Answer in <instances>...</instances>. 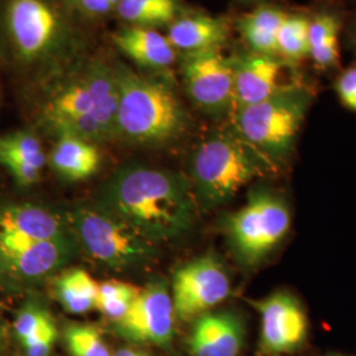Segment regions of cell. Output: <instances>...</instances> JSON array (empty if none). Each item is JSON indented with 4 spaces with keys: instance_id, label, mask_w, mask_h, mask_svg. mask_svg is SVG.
Returning a JSON list of instances; mask_svg holds the SVG:
<instances>
[{
    "instance_id": "obj_36",
    "label": "cell",
    "mask_w": 356,
    "mask_h": 356,
    "mask_svg": "<svg viewBox=\"0 0 356 356\" xmlns=\"http://www.w3.org/2000/svg\"><path fill=\"white\" fill-rule=\"evenodd\" d=\"M327 356H346V355H341V354H332V355H327Z\"/></svg>"
},
{
    "instance_id": "obj_23",
    "label": "cell",
    "mask_w": 356,
    "mask_h": 356,
    "mask_svg": "<svg viewBox=\"0 0 356 356\" xmlns=\"http://www.w3.org/2000/svg\"><path fill=\"white\" fill-rule=\"evenodd\" d=\"M188 11L181 0H120L114 13L127 26L157 29Z\"/></svg>"
},
{
    "instance_id": "obj_14",
    "label": "cell",
    "mask_w": 356,
    "mask_h": 356,
    "mask_svg": "<svg viewBox=\"0 0 356 356\" xmlns=\"http://www.w3.org/2000/svg\"><path fill=\"white\" fill-rule=\"evenodd\" d=\"M175 317L165 284L152 282L141 289L127 314L115 322V332L132 343L165 347L173 338Z\"/></svg>"
},
{
    "instance_id": "obj_31",
    "label": "cell",
    "mask_w": 356,
    "mask_h": 356,
    "mask_svg": "<svg viewBox=\"0 0 356 356\" xmlns=\"http://www.w3.org/2000/svg\"><path fill=\"white\" fill-rule=\"evenodd\" d=\"M70 8L81 16L98 19L114 13V6L110 0H66Z\"/></svg>"
},
{
    "instance_id": "obj_24",
    "label": "cell",
    "mask_w": 356,
    "mask_h": 356,
    "mask_svg": "<svg viewBox=\"0 0 356 356\" xmlns=\"http://www.w3.org/2000/svg\"><path fill=\"white\" fill-rule=\"evenodd\" d=\"M310 11H286L277 38V56L288 64L301 67L309 60Z\"/></svg>"
},
{
    "instance_id": "obj_16",
    "label": "cell",
    "mask_w": 356,
    "mask_h": 356,
    "mask_svg": "<svg viewBox=\"0 0 356 356\" xmlns=\"http://www.w3.org/2000/svg\"><path fill=\"white\" fill-rule=\"evenodd\" d=\"M166 38L178 53L222 49L229 38V22L201 11L182 13L166 26Z\"/></svg>"
},
{
    "instance_id": "obj_3",
    "label": "cell",
    "mask_w": 356,
    "mask_h": 356,
    "mask_svg": "<svg viewBox=\"0 0 356 356\" xmlns=\"http://www.w3.org/2000/svg\"><path fill=\"white\" fill-rule=\"evenodd\" d=\"M42 90L40 122L56 138L73 135L92 144L116 139L114 64L86 56Z\"/></svg>"
},
{
    "instance_id": "obj_30",
    "label": "cell",
    "mask_w": 356,
    "mask_h": 356,
    "mask_svg": "<svg viewBox=\"0 0 356 356\" xmlns=\"http://www.w3.org/2000/svg\"><path fill=\"white\" fill-rule=\"evenodd\" d=\"M57 326L53 318L49 319L48 323L36 335H33L28 342L23 344L26 356H49L57 341Z\"/></svg>"
},
{
    "instance_id": "obj_7",
    "label": "cell",
    "mask_w": 356,
    "mask_h": 356,
    "mask_svg": "<svg viewBox=\"0 0 356 356\" xmlns=\"http://www.w3.org/2000/svg\"><path fill=\"white\" fill-rule=\"evenodd\" d=\"M291 227L292 211L286 201L272 191L259 188L227 218L226 235L238 261L254 268L276 251Z\"/></svg>"
},
{
    "instance_id": "obj_20",
    "label": "cell",
    "mask_w": 356,
    "mask_h": 356,
    "mask_svg": "<svg viewBox=\"0 0 356 356\" xmlns=\"http://www.w3.org/2000/svg\"><path fill=\"white\" fill-rule=\"evenodd\" d=\"M47 156L42 144L31 131H13L0 135V165L6 168L20 186L38 184Z\"/></svg>"
},
{
    "instance_id": "obj_27",
    "label": "cell",
    "mask_w": 356,
    "mask_h": 356,
    "mask_svg": "<svg viewBox=\"0 0 356 356\" xmlns=\"http://www.w3.org/2000/svg\"><path fill=\"white\" fill-rule=\"evenodd\" d=\"M64 339L73 356H111L99 331L94 326L70 325L65 330Z\"/></svg>"
},
{
    "instance_id": "obj_10",
    "label": "cell",
    "mask_w": 356,
    "mask_h": 356,
    "mask_svg": "<svg viewBox=\"0 0 356 356\" xmlns=\"http://www.w3.org/2000/svg\"><path fill=\"white\" fill-rule=\"evenodd\" d=\"M229 293L226 268L216 256L204 254L175 272L170 296L176 317L188 322L222 304Z\"/></svg>"
},
{
    "instance_id": "obj_32",
    "label": "cell",
    "mask_w": 356,
    "mask_h": 356,
    "mask_svg": "<svg viewBox=\"0 0 356 356\" xmlns=\"http://www.w3.org/2000/svg\"><path fill=\"white\" fill-rule=\"evenodd\" d=\"M347 44L348 48L356 56V17L347 28Z\"/></svg>"
},
{
    "instance_id": "obj_11",
    "label": "cell",
    "mask_w": 356,
    "mask_h": 356,
    "mask_svg": "<svg viewBox=\"0 0 356 356\" xmlns=\"http://www.w3.org/2000/svg\"><path fill=\"white\" fill-rule=\"evenodd\" d=\"M229 58L234 72L232 113L263 102L281 90L305 83L301 67L288 64L276 54L244 49Z\"/></svg>"
},
{
    "instance_id": "obj_1",
    "label": "cell",
    "mask_w": 356,
    "mask_h": 356,
    "mask_svg": "<svg viewBox=\"0 0 356 356\" xmlns=\"http://www.w3.org/2000/svg\"><path fill=\"white\" fill-rule=\"evenodd\" d=\"M86 38L66 0H0V56L45 85L81 61Z\"/></svg>"
},
{
    "instance_id": "obj_6",
    "label": "cell",
    "mask_w": 356,
    "mask_h": 356,
    "mask_svg": "<svg viewBox=\"0 0 356 356\" xmlns=\"http://www.w3.org/2000/svg\"><path fill=\"white\" fill-rule=\"evenodd\" d=\"M314 94L306 82L281 90L263 102L234 111L231 126L281 170L291 163L296 152Z\"/></svg>"
},
{
    "instance_id": "obj_8",
    "label": "cell",
    "mask_w": 356,
    "mask_h": 356,
    "mask_svg": "<svg viewBox=\"0 0 356 356\" xmlns=\"http://www.w3.org/2000/svg\"><path fill=\"white\" fill-rule=\"evenodd\" d=\"M67 225L85 251L107 268L122 270L140 266L154 254V243L101 207H76Z\"/></svg>"
},
{
    "instance_id": "obj_25",
    "label": "cell",
    "mask_w": 356,
    "mask_h": 356,
    "mask_svg": "<svg viewBox=\"0 0 356 356\" xmlns=\"http://www.w3.org/2000/svg\"><path fill=\"white\" fill-rule=\"evenodd\" d=\"M54 292L65 310L73 314H83L95 307L98 284L88 272L70 269L56 281Z\"/></svg>"
},
{
    "instance_id": "obj_28",
    "label": "cell",
    "mask_w": 356,
    "mask_h": 356,
    "mask_svg": "<svg viewBox=\"0 0 356 356\" xmlns=\"http://www.w3.org/2000/svg\"><path fill=\"white\" fill-rule=\"evenodd\" d=\"M49 319H51V316L42 307L38 305L24 306L15 321V334L22 346L36 335Z\"/></svg>"
},
{
    "instance_id": "obj_9",
    "label": "cell",
    "mask_w": 356,
    "mask_h": 356,
    "mask_svg": "<svg viewBox=\"0 0 356 356\" xmlns=\"http://www.w3.org/2000/svg\"><path fill=\"white\" fill-rule=\"evenodd\" d=\"M179 70L191 103L204 114L220 119L234 110V72L222 49L182 53Z\"/></svg>"
},
{
    "instance_id": "obj_26",
    "label": "cell",
    "mask_w": 356,
    "mask_h": 356,
    "mask_svg": "<svg viewBox=\"0 0 356 356\" xmlns=\"http://www.w3.org/2000/svg\"><path fill=\"white\" fill-rule=\"evenodd\" d=\"M141 289L124 281H106L98 284L95 307L114 322L123 318L138 298Z\"/></svg>"
},
{
    "instance_id": "obj_13",
    "label": "cell",
    "mask_w": 356,
    "mask_h": 356,
    "mask_svg": "<svg viewBox=\"0 0 356 356\" xmlns=\"http://www.w3.org/2000/svg\"><path fill=\"white\" fill-rule=\"evenodd\" d=\"M260 314V350L268 356H282L298 351L307 339L309 323L305 310L292 293H272L254 301Z\"/></svg>"
},
{
    "instance_id": "obj_34",
    "label": "cell",
    "mask_w": 356,
    "mask_h": 356,
    "mask_svg": "<svg viewBox=\"0 0 356 356\" xmlns=\"http://www.w3.org/2000/svg\"><path fill=\"white\" fill-rule=\"evenodd\" d=\"M241 4L245 6H259V4H264V3H275V0H236Z\"/></svg>"
},
{
    "instance_id": "obj_35",
    "label": "cell",
    "mask_w": 356,
    "mask_h": 356,
    "mask_svg": "<svg viewBox=\"0 0 356 356\" xmlns=\"http://www.w3.org/2000/svg\"><path fill=\"white\" fill-rule=\"evenodd\" d=\"M119 1H120V0H110V3L114 6V8H116V6L119 4Z\"/></svg>"
},
{
    "instance_id": "obj_33",
    "label": "cell",
    "mask_w": 356,
    "mask_h": 356,
    "mask_svg": "<svg viewBox=\"0 0 356 356\" xmlns=\"http://www.w3.org/2000/svg\"><path fill=\"white\" fill-rule=\"evenodd\" d=\"M114 356H147L145 354H141L138 351H134V350H129V348H123V350H119Z\"/></svg>"
},
{
    "instance_id": "obj_5",
    "label": "cell",
    "mask_w": 356,
    "mask_h": 356,
    "mask_svg": "<svg viewBox=\"0 0 356 356\" xmlns=\"http://www.w3.org/2000/svg\"><path fill=\"white\" fill-rule=\"evenodd\" d=\"M275 172L277 169L232 126L207 135L191 161L197 195L209 209L226 204L254 179Z\"/></svg>"
},
{
    "instance_id": "obj_22",
    "label": "cell",
    "mask_w": 356,
    "mask_h": 356,
    "mask_svg": "<svg viewBox=\"0 0 356 356\" xmlns=\"http://www.w3.org/2000/svg\"><path fill=\"white\" fill-rule=\"evenodd\" d=\"M49 164L66 181H83L98 170L101 153L97 144L73 135H60L51 149Z\"/></svg>"
},
{
    "instance_id": "obj_21",
    "label": "cell",
    "mask_w": 356,
    "mask_h": 356,
    "mask_svg": "<svg viewBox=\"0 0 356 356\" xmlns=\"http://www.w3.org/2000/svg\"><path fill=\"white\" fill-rule=\"evenodd\" d=\"M286 11L280 4L264 3L236 17L234 26L245 51L277 56V38Z\"/></svg>"
},
{
    "instance_id": "obj_19",
    "label": "cell",
    "mask_w": 356,
    "mask_h": 356,
    "mask_svg": "<svg viewBox=\"0 0 356 356\" xmlns=\"http://www.w3.org/2000/svg\"><path fill=\"white\" fill-rule=\"evenodd\" d=\"M115 47L134 64L152 72H164L177 61L178 51L166 35L156 28L126 26L114 35Z\"/></svg>"
},
{
    "instance_id": "obj_12",
    "label": "cell",
    "mask_w": 356,
    "mask_h": 356,
    "mask_svg": "<svg viewBox=\"0 0 356 356\" xmlns=\"http://www.w3.org/2000/svg\"><path fill=\"white\" fill-rule=\"evenodd\" d=\"M74 244V238L32 241L0 232V273L24 282L45 279L70 261Z\"/></svg>"
},
{
    "instance_id": "obj_4",
    "label": "cell",
    "mask_w": 356,
    "mask_h": 356,
    "mask_svg": "<svg viewBox=\"0 0 356 356\" xmlns=\"http://www.w3.org/2000/svg\"><path fill=\"white\" fill-rule=\"evenodd\" d=\"M118 81L116 139L144 147H160L179 139L189 115L173 85L115 63Z\"/></svg>"
},
{
    "instance_id": "obj_29",
    "label": "cell",
    "mask_w": 356,
    "mask_h": 356,
    "mask_svg": "<svg viewBox=\"0 0 356 356\" xmlns=\"http://www.w3.org/2000/svg\"><path fill=\"white\" fill-rule=\"evenodd\" d=\"M334 90L342 106L356 113V64L341 69L337 73Z\"/></svg>"
},
{
    "instance_id": "obj_18",
    "label": "cell",
    "mask_w": 356,
    "mask_h": 356,
    "mask_svg": "<svg viewBox=\"0 0 356 356\" xmlns=\"http://www.w3.org/2000/svg\"><path fill=\"white\" fill-rule=\"evenodd\" d=\"M0 232L32 241H66L74 238L67 223L38 204L0 206Z\"/></svg>"
},
{
    "instance_id": "obj_17",
    "label": "cell",
    "mask_w": 356,
    "mask_h": 356,
    "mask_svg": "<svg viewBox=\"0 0 356 356\" xmlns=\"http://www.w3.org/2000/svg\"><path fill=\"white\" fill-rule=\"evenodd\" d=\"M344 16L335 6L323 4L310 11L309 61L321 74H337L342 69L341 36Z\"/></svg>"
},
{
    "instance_id": "obj_2",
    "label": "cell",
    "mask_w": 356,
    "mask_h": 356,
    "mask_svg": "<svg viewBox=\"0 0 356 356\" xmlns=\"http://www.w3.org/2000/svg\"><path fill=\"white\" fill-rule=\"evenodd\" d=\"M99 207L152 243L177 239L194 219L189 182L149 166L120 169L103 189Z\"/></svg>"
},
{
    "instance_id": "obj_15",
    "label": "cell",
    "mask_w": 356,
    "mask_h": 356,
    "mask_svg": "<svg viewBox=\"0 0 356 356\" xmlns=\"http://www.w3.org/2000/svg\"><path fill=\"white\" fill-rule=\"evenodd\" d=\"M245 330L239 316L231 312H207L194 319L189 337L193 356H239Z\"/></svg>"
}]
</instances>
